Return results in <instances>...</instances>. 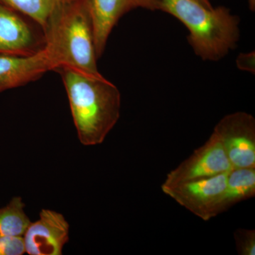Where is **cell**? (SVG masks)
Instances as JSON below:
<instances>
[{"instance_id":"5bb4252c","label":"cell","mask_w":255,"mask_h":255,"mask_svg":"<svg viewBox=\"0 0 255 255\" xmlns=\"http://www.w3.org/2000/svg\"><path fill=\"white\" fill-rule=\"evenodd\" d=\"M234 237L239 255H255V230H236Z\"/></svg>"},{"instance_id":"9c48e42d","label":"cell","mask_w":255,"mask_h":255,"mask_svg":"<svg viewBox=\"0 0 255 255\" xmlns=\"http://www.w3.org/2000/svg\"><path fill=\"white\" fill-rule=\"evenodd\" d=\"M160 1L161 0H88L98 58L105 53L111 33L122 16L138 8L157 11L160 7Z\"/></svg>"},{"instance_id":"ac0fdd59","label":"cell","mask_w":255,"mask_h":255,"mask_svg":"<svg viewBox=\"0 0 255 255\" xmlns=\"http://www.w3.org/2000/svg\"><path fill=\"white\" fill-rule=\"evenodd\" d=\"M250 9L251 11H254L255 9V0H248Z\"/></svg>"},{"instance_id":"ba28073f","label":"cell","mask_w":255,"mask_h":255,"mask_svg":"<svg viewBox=\"0 0 255 255\" xmlns=\"http://www.w3.org/2000/svg\"><path fill=\"white\" fill-rule=\"evenodd\" d=\"M23 238L28 255H61L70 240V224L60 213L43 209L38 219L30 223Z\"/></svg>"},{"instance_id":"8992f818","label":"cell","mask_w":255,"mask_h":255,"mask_svg":"<svg viewBox=\"0 0 255 255\" xmlns=\"http://www.w3.org/2000/svg\"><path fill=\"white\" fill-rule=\"evenodd\" d=\"M44 47L41 26L0 1V55L31 56Z\"/></svg>"},{"instance_id":"8fae6325","label":"cell","mask_w":255,"mask_h":255,"mask_svg":"<svg viewBox=\"0 0 255 255\" xmlns=\"http://www.w3.org/2000/svg\"><path fill=\"white\" fill-rule=\"evenodd\" d=\"M255 195V168H234L228 172L219 214Z\"/></svg>"},{"instance_id":"277c9868","label":"cell","mask_w":255,"mask_h":255,"mask_svg":"<svg viewBox=\"0 0 255 255\" xmlns=\"http://www.w3.org/2000/svg\"><path fill=\"white\" fill-rule=\"evenodd\" d=\"M228 172L173 186H161L166 195L197 217L208 221L219 215Z\"/></svg>"},{"instance_id":"30bf717a","label":"cell","mask_w":255,"mask_h":255,"mask_svg":"<svg viewBox=\"0 0 255 255\" xmlns=\"http://www.w3.org/2000/svg\"><path fill=\"white\" fill-rule=\"evenodd\" d=\"M52 71L44 49L31 56L0 55V93L25 86Z\"/></svg>"},{"instance_id":"6da1fadb","label":"cell","mask_w":255,"mask_h":255,"mask_svg":"<svg viewBox=\"0 0 255 255\" xmlns=\"http://www.w3.org/2000/svg\"><path fill=\"white\" fill-rule=\"evenodd\" d=\"M61 76L79 140L86 146L100 145L118 122L122 95L104 75L90 76L68 68Z\"/></svg>"},{"instance_id":"5b68a950","label":"cell","mask_w":255,"mask_h":255,"mask_svg":"<svg viewBox=\"0 0 255 255\" xmlns=\"http://www.w3.org/2000/svg\"><path fill=\"white\" fill-rule=\"evenodd\" d=\"M214 132L222 142L234 168H255V119L251 114L237 112L220 120Z\"/></svg>"},{"instance_id":"e0dca14e","label":"cell","mask_w":255,"mask_h":255,"mask_svg":"<svg viewBox=\"0 0 255 255\" xmlns=\"http://www.w3.org/2000/svg\"><path fill=\"white\" fill-rule=\"evenodd\" d=\"M197 2L200 3L201 4L204 5V6L207 8H213L211 3V0H195Z\"/></svg>"},{"instance_id":"2e32d148","label":"cell","mask_w":255,"mask_h":255,"mask_svg":"<svg viewBox=\"0 0 255 255\" xmlns=\"http://www.w3.org/2000/svg\"><path fill=\"white\" fill-rule=\"evenodd\" d=\"M255 52H250L247 53H242L238 55L236 63H237L238 68L241 69V70L255 74Z\"/></svg>"},{"instance_id":"4fadbf2b","label":"cell","mask_w":255,"mask_h":255,"mask_svg":"<svg viewBox=\"0 0 255 255\" xmlns=\"http://www.w3.org/2000/svg\"><path fill=\"white\" fill-rule=\"evenodd\" d=\"M25 206L22 198L16 196L0 207V238L23 236L31 222L25 212Z\"/></svg>"},{"instance_id":"9a60e30c","label":"cell","mask_w":255,"mask_h":255,"mask_svg":"<svg viewBox=\"0 0 255 255\" xmlns=\"http://www.w3.org/2000/svg\"><path fill=\"white\" fill-rule=\"evenodd\" d=\"M25 253L23 236L0 238V255H22Z\"/></svg>"},{"instance_id":"7a4b0ae2","label":"cell","mask_w":255,"mask_h":255,"mask_svg":"<svg viewBox=\"0 0 255 255\" xmlns=\"http://www.w3.org/2000/svg\"><path fill=\"white\" fill-rule=\"evenodd\" d=\"M45 52L52 71L68 68L100 77L88 0H70L44 31Z\"/></svg>"},{"instance_id":"52a82bcc","label":"cell","mask_w":255,"mask_h":255,"mask_svg":"<svg viewBox=\"0 0 255 255\" xmlns=\"http://www.w3.org/2000/svg\"><path fill=\"white\" fill-rule=\"evenodd\" d=\"M232 169L222 142L213 131L204 145L167 174L162 186L168 187L194 179L214 177L229 172Z\"/></svg>"},{"instance_id":"7c38bea8","label":"cell","mask_w":255,"mask_h":255,"mask_svg":"<svg viewBox=\"0 0 255 255\" xmlns=\"http://www.w3.org/2000/svg\"><path fill=\"white\" fill-rule=\"evenodd\" d=\"M70 0H0L41 26L43 31L52 17Z\"/></svg>"},{"instance_id":"3957f363","label":"cell","mask_w":255,"mask_h":255,"mask_svg":"<svg viewBox=\"0 0 255 255\" xmlns=\"http://www.w3.org/2000/svg\"><path fill=\"white\" fill-rule=\"evenodd\" d=\"M159 11L184 24L189 45L203 60L219 61L237 48L241 18L226 6L207 8L195 0H161Z\"/></svg>"}]
</instances>
